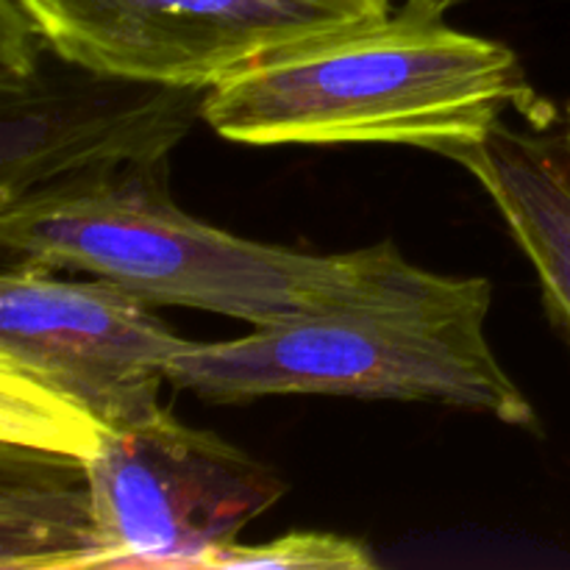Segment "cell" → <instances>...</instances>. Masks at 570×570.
Listing matches in <instances>:
<instances>
[{"label":"cell","instance_id":"cell-10","mask_svg":"<svg viewBox=\"0 0 570 570\" xmlns=\"http://www.w3.org/2000/svg\"><path fill=\"white\" fill-rule=\"evenodd\" d=\"M373 570L376 557L365 543L334 532H289L267 543H232L215 551L204 570Z\"/></svg>","mask_w":570,"mask_h":570},{"label":"cell","instance_id":"cell-3","mask_svg":"<svg viewBox=\"0 0 570 570\" xmlns=\"http://www.w3.org/2000/svg\"><path fill=\"white\" fill-rule=\"evenodd\" d=\"M493 284L456 276L417 298L351 306L254 328L226 343H187L170 384L212 401L276 395L423 401L534 426V410L488 340Z\"/></svg>","mask_w":570,"mask_h":570},{"label":"cell","instance_id":"cell-12","mask_svg":"<svg viewBox=\"0 0 570 570\" xmlns=\"http://www.w3.org/2000/svg\"><path fill=\"white\" fill-rule=\"evenodd\" d=\"M562 139H566V145L570 148V104H568V111H566V134H562Z\"/></svg>","mask_w":570,"mask_h":570},{"label":"cell","instance_id":"cell-1","mask_svg":"<svg viewBox=\"0 0 570 570\" xmlns=\"http://www.w3.org/2000/svg\"><path fill=\"white\" fill-rule=\"evenodd\" d=\"M14 259L109 278L150 306L237 317L254 328L417 298L456 276L412 265L395 243L306 254L198 220L167 187V161L126 167L0 209Z\"/></svg>","mask_w":570,"mask_h":570},{"label":"cell","instance_id":"cell-7","mask_svg":"<svg viewBox=\"0 0 570 570\" xmlns=\"http://www.w3.org/2000/svg\"><path fill=\"white\" fill-rule=\"evenodd\" d=\"M61 56L212 89L259 56L382 20L393 0H6Z\"/></svg>","mask_w":570,"mask_h":570},{"label":"cell","instance_id":"cell-4","mask_svg":"<svg viewBox=\"0 0 570 570\" xmlns=\"http://www.w3.org/2000/svg\"><path fill=\"white\" fill-rule=\"evenodd\" d=\"M109 278L70 282L6 262L0 276V440L89 462L106 438L150 421L187 345Z\"/></svg>","mask_w":570,"mask_h":570},{"label":"cell","instance_id":"cell-5","mask_svg":"<svg viewBox=\"0 0 570 570\" xmlns=\"http://www.w3.org/2000/svg\"><path fill=\"white\" fill-rule=\"evenodd\" d=\"M206 92L67 59L0 0V209L167 161Z\"/></svg>","mask_w":570,"mask_h":570},{"label":"cell","instance_id":"cell-9","mask_svg":"<svg viewBox=\"0 0 570 570\" xmlns=\"http://www.w3.org/2000/svg\"><path fill=\"white\" fill-rule=\"evenodd\" d=\"M100 562L87 462L3 443L0 568L89 570Z\"/></svg>","mask_w":570,"mask_h":570},{"label":"cell","instance_id":"cell-8","mask_svg":"<svg viewBox=\"0 0 570 570\" xmlns=\"http://www.w3.org/2000/svg\"><path fill=\"white\" fill-rule=\"evenodd\" d=\"M493 198L532 262L546 309L570 337V148L566 139L512 131L501 122L456 159Z\"/></svg>","mask_w":570,"mask_h":570},{"label":"cell","instance_id":"cell-6","mask_svg":"<svg viewBox=\"0 0 570 570\" xmlns=\"http://www.w3.org/2000/svg\"><path fill=\"white\" fill-rule=\"evenodd\" d=\"M87 471L98 568L204 570L287 493L271 465L167 410L109 434Z\"/></svg>","mask_w":570,"mask_h":570},{"label":"cell","instance_id":"cell-2","mask_svg":"<svg viewBox=\"0 0 570 570\" xmlns=\"http://www.w3.org/2000/svg\"><path fill=\"white\" fill-rule=\"evenodd\" d=\"M510 109L540 111L515 50L404 9L287 45L206 92L223 139L276 145H406L456 161Z\"/></svg>","mask_w":570,"mask_h":570},{"label":"cell","instance_id":"cell-11","mask_svg":"<svg viewBox=\"0 0 570 570\" xmlns=\"http://www.w3.org/2000/svg\"><path fill=\"white\" fill-rule=\"evenodd\" d=\"M460 3L462 0H401L404 9H415V11H423V14H434V17H445V11H451Z\"/></svg>","mask_w":570,"mask_h":570}]
</instances>
